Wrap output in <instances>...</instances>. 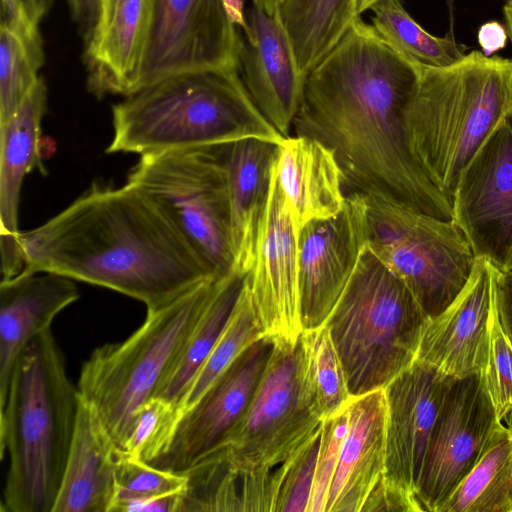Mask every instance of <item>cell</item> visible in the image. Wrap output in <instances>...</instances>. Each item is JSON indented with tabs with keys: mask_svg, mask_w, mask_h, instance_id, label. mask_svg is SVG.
Wrapping results in <instances>:
<instances>
[{
	"mask_svg": "<svg viewBox=\"0 0 512 512\" xmlns=\"http://www.w3.org/2000/svg\"><path fill=\"white\" fill-rule=\"evenodd\" d=\"M422 67L360 17L307 73L293 135L334 154L346 193L380 197L441 220L449 200L414 156L407 115Z\"/></svg>",
	"mask_w": 512,
	"mask_h": 512,
	"instance_id": "6da1fadb",
	"label": "cell"
},
{
	"mask_svg": "<svg viewBox=\"0 0 512 512\" xmlns=\"http://www.w3.org/2000/svg\"><path fill=\"white\" fill-rule=\"evenodd\" d=\"M21 273L105 287L157 311L217 278L137 187L94 184L39 227L20 232ZM220 278V277H219Z\"/></svg>",
	"mask_w": 512,
	"mask_h": 512,
	"instance_id": "7a4b0ae2",
	"label": "cell"
},
{
	"mask_svg": "<svg viewBox=\"0 0 512 512\" xmlns=\"http://www.w3.org/2000/svg\"><path fill=\"white\" fill-rule=\"evenodd\" d=\"M80 405L50 328L20 354L0 409V456H9L2 511L53 512Z\"/></svg>",
	"mask_w": 512,
	"mask_h": 512,
	"instance_id": "3957f363",
	"label": "cell"
},
{
	"mask_svg": "<svg viewBox=\"0 0 512 512\" xmlns=\"http://www.w3.org/2000/svg\"><path fill=\"white\" fill-rule=\"evenodd\" d=\"M107 153L142 155L282 137L251 100L237 68L186 72L139 89L112 107Z\"/></svg>",
	"mask_w": 512,
	"mask_h": 512,
	"instance_id": "277c9868",
	"label": "cell"
},
{
	"mask_svg": "<svg viewBox=\"0 0 512 512\" xmlns=\"http://www.w3.org/2000/svg\"><path fill=\"white\" fill-rule=\"evenodd\" d=\"M512 118V60L474 50L443 68L422 67L407 115L410 148L451 206L460 176Z\"/></svg>",
	"mask_w": 512,
	"mask_h": 512,
	"instance_id": "5b68a950",
	"label": "cell"
},
{
	"mask_svg": "<svg viewBox=\"0 0 512 512\" xmlns=\"http://www.w3.org/2000/svg\"><path fill=\"white\" fill-rule=\"evenodd\" d=\"M223 277L208 279L169 305L147 312L128 338L97 347L83 363L79 395L119 450L123 451L139 410L155 397Z\"/></svg>",
	"mask_w": 512,
	"mask_h": 512,
	"instance_id": "8992f818",
	"label": "cell"
},
{
	"mask_svg": "<svg viewBox=\"0 0 512 512\" xmlns=\"http://www.w3.org/2000/svg\"><path fill=\"white\" fill-rule=\"evenodd\" d=\"M428 320L406 284L366 244L325 322L350 395L383 389L408 368Z\"/></svg>",
	"mask_w": 512,
	"mask_h": 512,
	"instance_id": "52a82bcc",
	"label": "cell"
},
{
	"mask_svg": "<svg viewBox=\"0 0 512 512\" xmlns=\"http://www.w3.org/2000/svg\"><path fill=\"white\" fill-rule=\"evenodd\" d=\"M127 182L158 207L212 276L234 270L228 183L217 146L142 155Z\"/></svg>",
	"mask_w": 512,
	"mask_h": 512,
	"instance_id": "ba28073f",
	"label": "cell"
},
{
	"mask_svg": "<svg viewBox=\"0 0 512 512\" xmlns=\"http://www.w3.org/2000/svg\"><path fill=\"white\" fill-rule=\"evenodd\" d=\"M363 196L367 246L406 284L429 318L439 315L473 272L477 259L467 237L455 220Z\"/></svg>",
	"mask_w": 512,
	"mask_h": 512,
	"instance_id": "9c48e42d",
	"label": "cell"
},
{
	"mask_svg": "<svg viewBox=\"0 0 512 512\" xmlns=\"http://www.w3.org/2000/svg\"><path fill=\"white\" fill-rule=\"evenodd\" d=\"M322 421L306 390L300 337L277 342L247 409L219 449L240 475H270Z\"/></svg>",
	"mask_w": 512,
	"mask_h": 512,
	"instance_id": "30bf717a",
	"label": "cell"
},
{
	"mask_svg": "<svg viewBox=\"0 0 512 512\" xmlns=\"http://www.w3.org/2000/svg\"><path fill=\"white\" fill-rule=\"evenodd\" d=\"M239 42L221 0H153L134 92L181 73L237 68Z\"/></svg>",
	"mask_w": 512,
	"mask_h": 512,
	"instance_id": "8fae6325",
	"label": "cell"
},
{
	"mask_svg": "<svg viewBox=\"0 0 512 512\" xmlns=\"http://www.w3.org/2000/svg\"><path fill=\"white\" fill-rule=\"evenodd\" d=\"M499 422L482 374L452 379L431 432L417 485L420 512H439L474 467Z\"/></svg>",
	"mask_w": 512,
	"mask_h": 512,
	"instance_id": "7c38bea8",
	"label": "cell"
},
{
	"mask_svg": "<svg viewBox=\"0 0 512 512\" xmlns=\"http://www.w3.org/2000/svg\"><path fill=\"white\" fill-rule=\"evenodd\" d=\"M453 219L476 259L498 271L512 265V118L489 136L462 172Z\"/></svg>",
	"mask_w": 512,
	"mask_h": 512,
	"instance_id": "4fadbf2b",
	"label": "cell"
},
{
	"mask_svg": "<svg viewBox=\"0 0 512 512\" xmlns=\"http://www.w3.org/2000/svg\"><path fill=\"white\" fill-rule=\"evenodd\" d=\"M365 200L346 193L335 216L304 224L297 235L299 309L303 330L325 324L366 245Z\"/></svg>",
	"mask_w": 512,
	"mask_h": 512,
	"instance_id": "5bb4252c",
	"label": "cell"
},
{
	"mask_svg": "<svg viewBox=\"0 0 512 512\" xmlns=\"http://www.w3.org/2000/svg\"><path fill=\"white\" fill-rule=\"evenodd\" d=\"M244 282L264 336L274 343L296 342L303 332L297 230L277 178L276 163L257 232L253 262Z\"/></svg>",
	"mask_w": 512,
	"mask_h": 512,
	"instance_id": "9a60e30c",
	"label": "cell"
},
{
	"mask_svg": "<svg viewBox=\"0 0 512 512\" xmlns=\"http://www.w3.org/2000/svg\"><path fill=\"white\" fill-rule=\"evenodd\" d=\"M273 347L274 342L267 337L249 345L182 413L167 448L149 464L184 473L218 450L247 409Z\"/></svg>",
	"mask_w": 512,
	"mask_h": 512,
	"instance_id": "2e32d148",
	"label": "cell"
},
{
	"mask_svg": "<svg viewBox=\"0 0 512 512\" xmlns=\"http://www.w3.org/2000/svg\"><path fill=\"white\" fill-rule=\"evenodd\" d=\"M432 366L415 360L384 389L386 456L383 484L419 512L416 499L429 439L452 381Z\"/></svg>",
	"mask_w": 512,
	"mask_h": 512,
	"instance_id": "e0dca14e",
	"label": "cell"
},
{
	"mask_svg": "<svg viewBox=\"0 0 512 512\" xmlns=\"http://www.w3.org/2000/svg\"><path fill=\"white\" fill-rule=\"evenodd\" d=\"M250 34L240 32L237 67L256 108L282 136L292 131L302 104L306 74L297 63L279 10L270 15L252 4Z\"/></svg>",
	"mask_w": 512,
	"mask_h": 512,
	"instance_id": "ac0fdd59",
	"label": "cell"
},
{
	"mask_svg": "<svg viewBox=\"0 0 512 512\" xmlns=\"http://www.w3.org/2000/svg\"><path fill=\"white\" fill-rule=\"evenodd\" d=\"M496 268L477 259L471 277L455 300L429 318L416 360L458 379L482 374L488 357Z\"/></svg>",
	"mask_w": 512,
	"mask_h": 512,
	"instance_id": "d6986e66",
	"label": "cell"
},
{
	"mask_svg": "<svg viewBox=\"0 0 512 512\" xmlns=\"http://www.w3.org/2000/svg\"><path fill=\"white\" fill-rule=\"evenodd\" d=\"M153 0H102L84 43L87 86L97 97L134 92L146 49Z\"/></svg>",
	"mask_w": 512,
	"mask_h": 512,
	"instance_id": "ffe728a7",
	"label": "cell"
},
{
	"mask_svg": "<svg viewBox=\"0 0 512 512\" xmlns=\"http://www.w3.org/2000/svg\"><path fill=\"white\" fill-rule=\"evenodd\" d=\"M47 86L40 77L15 112L0 123V252L2 280L24 269L18 209L24 178L40 166L41 122Z\"/></svg>",
	"mask_w": 512,
	"mask_h": 512,
	"instance_id": "44dd1931",
	"label": "cell"
},
{
	"mask_svg": "<svg viewBox=\"0 0 512 512\" xmlns=\"http://www.w3.org/2000/svg\"><path fill=\"white\" fill-rule=\"evenodd\" d=\"M386 456L384 389L352 397L348 429L327 496L325 512H361L383 479Z\"/></svg>",
	"mask_w": 512,
	"mask_h": 512,
	"instance_id": "7402d4cb",
	"label": "cell"
},
{
	"mask_svg": "<svg viewBox=\"0 0 512 512\" xmlns=\"http://www.w3.org/2000/svg\"><path fill=\"white\" fill-rule=\"evenodd\" d=\"M79 298L72 279L54 273H19L0 283V409L11 374L27 344Z\"/></svg>",
	"mask_w": 512,
	"mask_h": 512,
	"instance_id": "603a6c76",
	"label": "cell"
},
{
	"mask_svg": "<svg viewBox=\"0 0 512 512\" xmlns=\"http://www.w3.org/2000/svg\"><path fill=\"white\" fill-rule=\"evenodd\" d=\"M279 143L246 138L217 146L225 167L231 208L234 270H250L259 224L268 200Z\"/></svg>",
	"mask_w": 512,
	"mask_h": 512,
	"instance_id": "cb8c5ba5",
	"label": "cell"
},
{
	"mask_svg": "<svg viewBox=\"0 0 512 512\" xmlns=\"http://www.w3.org/2000/svg\"><path fill=\"white\" fill-rule=\"evenodd\" d=\"M276 173L297 235L307 222L342 210L346 192L341 169L333 152L321 142L301 135L284 137Z\"/></svg>",
	"mask_w": 512,
	"mask_h": 512,
	"instance_id": "d4e9b609",
	"label": "cell"
},
{
	"mask_svg": "<svg viewBox=\"0 0 512 512\" xmlns=\"http://www.w3.org/2000/svg\"><path fill=\"white\" fill-rule=\"evenodd\" d=\"M121 456L81 399L75 433L53 512H110Z\"/></svg>",
	"mask_w": 512,
	"mask_h": 512,
	"instance_id": "484cf974",
	"label": "cell"
},
{
	"mask_svg": "<svg viewBox=\"0 0 512 512\" xmlns=\"http://www.w3.org/2000/svg\"><path fill=\"white\" fill-rule=\"evenodd\" d=\"M439 512H512V427L499 422Z\"/></svg>",
	"mask_w": 512,
	"mask_h": 512,
	"instance_id": "4316f807",
	"label": "cell"
},
{
	"mask_svg": "<svg viewBox=\"0 0 512 512\" xmlns=\"http://www.w3.org/2000/svg\"><path fill=\"white\" fill-rule=\"evenodd\" d=\"M279 12L306 75L357 18L353 0H284Z\"/></svg>",
	"mask_w": 512,
	"mask_h": 512,
	"instance_id": "83f0119b",
	"label": "cell"
},
{
	"mask_svg": "<svg viewBox=\"0 0 512 512\" xmlns=\"http://www.w3.org/2000/svg\"><path fill=\"white\" fill-rule=\"evenodd\" d=\"M245 275L233 270L223 277L175 364L160 385L155 397L179 410L190 383L208 358L224 331L243 287ZM180 411V410H179Z\"/></svg>",
	"mask_w": 512,
	"mask_h": 512,
	"instance_id": "f1b7e54d",
	"label": "cell"
},
{
	"mask_svg": "<svg viewBox=\"0 0 512 512\" xmlns=\"http://www.w3.org/2000/svg\"><path fill=\"white\" fill-rule=\"evenodd\" d=\"M371 11V25L390 46L421 67L451 66L466 55V46L458 43L450 30L436 37L420 26L405 10L401 0H383Z\"/></svg>",
	"mask_w": 512,
	"mask_h": 512,
	"instance_id": "f546056e",
	"label": "cell"
},
{
	"mask_svg": "<svg viewBox=\"0 0 512 512\" xmlns=\"http://www.w3.org/2000/svg\"><path fill=\"white\" fill-rule=\"evenodd\" d=\"M300 339L306 390L314 411L325 419L352 399L345 372L325 324L303 330Z\"/></svg>",
	"mask_w": 512,
	"mask_h": 512,
	"instance_id": "4dcf8cb0",
	"label": "cell"
},
{
	"mask_svg": "<svg viewBox=\"0 0 512 512\" xmlns=\"http://www.w3.org/2000/svg\"><path fill=\"white\" fill-rule=\"evenodd\" d=\"M262 337H265L263 329L249 290L243 282L242 290L224 331L179 404L181 415L202 397L249 345Z\"/></svg>",
	"mask_w": 512,
	"mask_h": 512,
	"instance_id": "1f68e13d",
	"label": "cell"
},
{
	"mask_svg": "<svg viewBox=\"0 0 512 512\" xmlns=\"http://www.w3.org/2000/svg\"><path fill=\"white\" fill-rule=\"evenodd\" d=\"M44 61L40 30L19 32L0 26V123L15 112L37 83Z\"/></svg>",
	"mask_w": 512,
	"mask_h": 512,
	"instance_id": "d6a6232c",
	"label": "cell"
},
{
	"mask_svg": "<svg viewBox=\"0 0 512 512\" xmlns=\"http://www.w3.org/2000/svg\"><path fill=\"white\" fill-rule=\"evenodd\" d=\"M184 473L187 482L178 512L245 511L244 476L231 466L221 449Z\"/></svg>",
	"mask_w": 512,
	"mask_h": 512,
	"instance_id": "836d02e7",
	"label": "cell"
},
{
	"mask_svg": "<svg viewBox=\"0 0 512 512\" xmlns=\"http://www.w3.org/2000/svg\"><path fill=\"white\" fill-rule=\"evenodd\" d=\"M186 482L185 473L160 469L121 451L110 512L131 501L182 494Z\"/></svg>",
	"mask_w": 512,
	"mask_h": 512,
	"instance_id": "e575fe53",
	"label": "cell"
},
{
	"mask_svg": "<svg viewBox=\"0 0 512 512\" xmlns=\"http://www.w3.org/2000/svg\"><path fill=\"white\" fill-rule=\"evenodd\" d=\"M180 417L177 407L153 397L139 410L123 452L147 463L153 462L167 448Z\"/></svg>",
	"mask_w": 512,
	"mask_h": 512,
	"instance_id": "d590c367",
	"label": "cell"
},
{
	"mask_svg": "<svg viewBox=\"0 0 512 512\" xmlns=\"http://www.w3.org/2000/svg\"><path fill=\"white\" fill-rule=\"evenodd\" d=\"M482 376L497 419L512 427V343L500 324L495 294L489 351Z\"/></svg>",
	"mask_w": 512,
	"mask_h": 512,
	"instance_id": "8d00e7d4",
	"label": "cell"
},
{
	"mask_svg": "<svg viewBox=\"0 0 512 512\" xmlns=\"http://www.w3.org/2000/svg\"><path fill=\"white\" fill-rule=\"evenodd\" d=\"M321 430L322 425L290 459L277 468L281 482L274 512H308Z\"/></svg>",
	"mask_w": 512,
	"mask_h": 512,
	"instance_id": "74e56055",
	"label": "cell"
},
{
	"mask_svg": "<svg viewBox=\"0 0 512 512\" xmlns=\"http://www.w3.org/2000/svg\"><path fill=\"white\" fill-rule=\"evenodd\" d=\"M348 404L337 413L323 419L308 512H325L327 496L336 470L341 445L348 429Z\"/></svg>",
	"mask_w": 512,
	"mask_h": 512,
	"instance_id": "f35d334b",
	"label": "cell"
},
{
	"mask_svg": "<svg viewBox=\"0 0 512 512\" xmlns=\"http://www.w3.org/2000/svg\"><path fill=\"white\" fill-rule=\"evenodd\" d=\"M495 299L500 324L512 343V267L496 269Z\"/></svg>",
	"mask_w": 512,
	"mask_h": 512,
	"instance_id": "ab89813d",
	"label": "cell"
},
{
	"mask_svg": "<svg viewBox=\"0 0 512 512\" xmlns=\"http://www.w3.org/2000/svg\"><path fill=\"white\" fill-rule=\"evenodd\" d=\"M19 32L39 30L28 11L26 0H1V25Z\"/></svg>",
	"mask_w": 512,
	"mask_h": 512,
	"instance_id": "60d3db41",
	"label": "cell"
},
{
	"mask_svg": "<svg viewBox=\"0 0 512 512\" xmlns=\"http://www.w3.org/2000/svg\"><path fill=\"white\" fill-rule=\"evenodd\" d=\"M68 3L72 18L86 43L98 19L102 0H68Z\"/></svg>",
	"mask_w": 512,
	"mask_h": 512,
	"instance_id": "b9f144b4",
	"label": "cell"
},
{
	"mask_svg": "<svg viewBox=\"0 0 512 512\" xmlns=\"http://www.w3.org/2000/svg\"><path fill=\"white\" fill-rule=\"evenodd\" d=\"M507 38H509L507 29L496 21L483 24L478 32L479 45L487 56H492L504 48Z\"/></svg>",
	"mask_w": 512,
	"mask_h": 512,
	"instance_id": "7bdbcfd3",
	"label": "cell"
},
{
	"mask_svg": "<svg viewBox=\"0 0 512 512\" xmlns=\"http://www.w3.org/2000/svg\"><path fill=\"white\" fill-rule=\"evenodd\" d=\"M227 17L242 34L249 35L250 27L245 14L244 0H221Z\"/></svg>",
	"mask_w": 512,
	"mask_h": 512,
	"instance_id": "ee69618b",
	"label": "cell"
},
{
	"mask_svg": "<svg viewBox=\"0 0 512 512\" xmlns=\"http://www.w3.org/2000/svg\"><path fill=\"white\" fill-rule=\"evenodd\" d=\"M54 2L55 0H26L30 16L38 24L50 10Z\"/></svg>",
	"mask_w": 512,
	"mask_h": 512,
	"instance_id": "f6af8a7d",
	"label": "cell"
},
{
	"mask_svg": "<svg viewBox=\"0 0 512 512\" xmlns=\"http://www.w3.org/2000/svg\"><path fill=\"white\" fill-rule=\"evenodd\" d=\"M284 0H252V4L259 7L270 15H274Z\"/></svg>",
	"mask_w": 512,
	"mask_h": 512,
	"instance_id": "bcb514c9",
	"label": "cell"
},
{
	"mask_svg": "<svg viewBox=\"0 0 512 512\" xmlns=\"http://www.w3.org/2000/svg\"><path fill=\"white\" fill-rule=\"evenodd\" d=\"M383 0H353L354 11L357 17L366 11L371 10L375 5Z\"/></svg>",
	"mask_w": 512,
	"mask_h": 512,
	"instance_id": "7dc6e473",
	"label": "cell"
},
{
	"mask_svg": "<svg viewBox=\"0 0 512 512\" xmlns=\"http://www.w3.org/2000/svg\"><path fill=\"white\" fill-rule=\"evenodd\" d=\"M505 16V26L509 39L512 40V0H508L503 8Z\"/></svg>",
	"mask_w": 512,
	"mask_h": 512,
	"instance_id": "c3c4849f",
	"label": "cell"
},
{
	"mask_svg": "<svg viewBox=\"0 0 512 512\" xmlns=\"http://www.w3.org/2000/svg\"><path fill=\"white\" fill-rule=\"evenodd\" d=\"M446 1V4L449 8V11H450V16L452 18V11H453V8H454V3L456 0H445Z\"/></svg>",
	"mask_w": 512,
	"mask_h": 512,
	"instance_id": "681fc988",
	"label": "cell"
},
{
	"mask_svg": "<svg viewBox=\"0 0 512 512\" xmlns=\"http://www.w3.org/2000/svg\"><path fill=\"white\" fill-rule=\"evenodd\" d=\"M510 41H511V44H512V40L511 39H510Z\"/></svg>",
	"mask_w": 512,
	"mask_h": 512,
	"instance_id": "f907efd6",
	"label": "cell"
},
{
	"mask_svg": "<svg viewBox=\"0 0 512 512\" xmlns=\"http://www.w3.org/2000/svg\"><path fill=\"white\" fill-rule=\"evenodd\" d=\"M511 267H512V265H511Z\"/></svg>",
	"mask_w": 512,
	"mask_h": 512,
	"instance_id": "816d5d0a",
	"label": "cell"
}]
</instances>
